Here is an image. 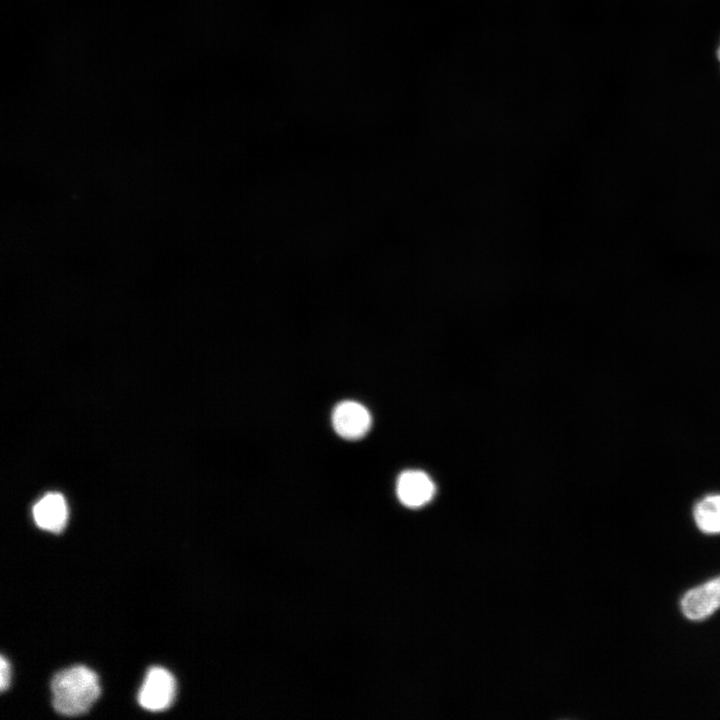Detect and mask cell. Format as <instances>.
<instances>
[{"label": "cell", "instance_id": "obj_9", "mask_svg": "<svg viewBox=\"0 0 720 720\" xmlns=\"http://www.w3.org/2000/svg\"><path fill=\"white\" fill-rule=\"evenodd\" d=\"M717 58H718V60L720 61V45H719V47H718V49H717Z\"/></svg>", "mask_w": 720, "mask_h": 720}, {"label": "cell", "instance_id": "obj_7", "mask_svg": "<svg viewBox=\"0 0 720 720\" xmlns=\"http://www.w3.org/2000/svg\"><path fill=\"white\" fill-rule=\"evenodd\" d=\"M696 526L705 534H720V494L699 500L693 510Z\"/></svg>", "mask_w": 720, "mask_h": 720}, {"label": "cell", "instance_id": "obj_4", "mask_svg": "<svg viewBox=\"0 0 720 720\" xmlns=\"http://www.w3.org/2000/svg\"><path fill=\"white\" fill-rule=\"evenodd\" d=\"M331 422L340 437L356 440L367 434L372 419L365 406L356 401L345 400L334 407Z\"/></svg>", "mask_w": 720, "mask_h": 720}, {"label": "cell", "instance_id": "obj_8", "mask_svg": "<svg viewBox=\"0 0 720 720\" xmlns=\"http://www.w3.org/2000/svg\"><path fill=\"white\" fill-rule=\"evenodd\" d=\"M10 682V665L2 655L0 660V689L3 692L9 686Z\"/></svg>", "mask_w": 720, "mask_h": 720}, {"label": "cell", "instance_id": "obj_5", "mask_svg": "<svg viewBox=\"0 0 720 720\" xmlns=\"http://www.w3.org/2000/svg\"><path fill=\"white\" fill-rule=\"evenodd\" d=\"M396 492L404 505L416 508L431 500L435 492V485L425 472L407 470L399 475Z\"/></svg>", "mask_w": 720, "mask_h": 720}, {"label": "cell", "instance_id": "obj_6", "mask_svg": "<svg viewBox=\"0 0 720 720\" xmlns=\"http://www.w3.org/2000/svg\"><path fill=\"white\" fill-rule=\"evenodd\" d=\"M33 518L39 528L53 533L61 532L68 518L64 497L56 492L45 494L34 505Z\"/></svg>", "mask_w": 720, "mask_h": 720}, {"label": "cell", "instance_id": "obj_2", "mask_svg": "<svg viewBox=\"0 0 720 720\" xmlns=\"http://www.w3.org/2000/svg\"><path fill=\"white\" fill-rule=\"evenodd\" d=\"M175 694L176 682L172 674L162 667H152L140 688L138 701L144 709L158 712L171 706Z\"/></svg>", "mask_w": 720, "mask_h": 720}, {"label": "cell", "instance_id": "obj_1", "mask_svg": "<svg viewBox=\"0 0 720 720\" xmlns=\"http://www.w3.org/2000/svg\"><path fill=\"white\" fill-rule=\"evenodd\" d=\"M97 675L85 666L59 671L51 681L54 709L66 716H77L89 710L100 695Z\"/></svg>", "mask_w": 720, "mask_h": 720}, {"label": "cell", "instance_id": "obj_3", "mask_svg": "<svg viewBox=\"0 0 720 720\" xmlns=\"http://www.w3.org/2000/svg\"><path fill=\"white\" fill-rule=\"evenodd\" d=\"M680 607L689 620L701 621L710 617L720 608V575L686 591Z\"/></svg>", "mask_w": 720, "mask_h": 720}]
</instances>
